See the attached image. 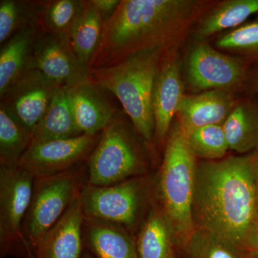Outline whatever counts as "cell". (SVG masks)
<instances>
[{
    "label": "cell",
    "mask_w": 258,
    "mask_h": 258,
    "mask_svg": "<svg viewBox=\"0 0 258 258\" xmlns=\"http://www.w3.org/2000/svg\"><path fill=\"white\" fill-rule=\"evenodd\" d=\"M258 150L198 163L192 205L195 229L244 249L258 224Z\"/></svg>",
    "instance_id": "6da1fadb"
},
{
    "label": "cell",
    "mask_w": 258,
    "mask_h": 258,
    "mask_svg": "<svg viewBox=\"0 0 258 258\" xmlns=\"http://www.w3.org/2000/svg\"><path fill=\"white\" fill-rule=\"evenodd\" d=\"M211 5L198 0H120L104 23L90 69L108 67L144 49L176 47Z\"/></svg>",
    "instance_id": "7a4b0ae2"
},
{
    "label": "cell",
    "mask_w": 258,
    "mask_h": 258,
    "mask_svg": "<svg viewBox=\"0 0 258 258\" xmlns=\"http://www.w3.org/2000/svg\"><path fill=\"white\" fill-rule=\"evenodd\" d=\"M168 50L144 49L108 67L90 69V80L116 97L131 123L147 144L155 135L154 83L161 59Z\"/></svg>",
    "instance_id": "3957f363"
},
{
    "label": "cell",
    "mask_w": 258,
    "mask_h": 258,
    "mask_svg": "<svg viewBox=\"0 0 258 258\" xmlns=\"http://www.w3.org/2000/svg\"><path fill=\"white\" fill-rule=\"evenodd\" d=\"M197 159L176 120L166 139L158 187L161 211L170 225L174 240L182 244L195 230L192 205Z\"/></svg>",
    "instance_id": "277c9868"
},
{
    "label": "cell",
    "mask_w": 258,
    "mask_h": 258,
    "mask_svg": "<svg viewBox=\"0 0 258 258\" xmlns=\"http://www.w3.org/2000/svg\"><path fill=\"white\" fill-rule=\"evenodd\" d=\"M125 113L117 111L101 137L87 162V183L103 186L137 177L147 170L143 142Z\"/></svg>",
    "instance_id": "5b68a950"
},
{
    "label": "cell",
    "mask_w": 258,
    "mask_h": 258,
    "mask_svg": "<svg viewBox=\"0 0 258 258\" xmlns=\"http://www.w3.org/2000/svg\"><path fill=\"white\" fill-rule=\"evenodd\" d=\"M87 179L86 163L57 175L35 179L23 224L24 237L33 252L42 236L79 198Z\"/></svg>",
    "instance_id": "8992f818"
},
{
    "label": "cell",
    "mask_w": 258,
    "mask_h": 258,
    "mask_svg": "<svg viewBox=\"0 0 258 258\" xmlns=\"http://www.w3.org/2000/svg\"><path fill=\"white\" fill-rule=\"evenodd\" d=\"M252 64L207 42H198L186 55L185 78L190 89L195 93L212 90L244 91Z\"/></svg>",
    "instance_id": "52a82bcc"
},
{
    "label": "cell",
    "mask_w": 258,
    "mask_h": 258,
    "mask_svg": "<svg viewBox=\"0 0 258 258\" xmlns=\"http://www.w3.org/2000/svg\"><path fill=\"white\" fill-rule=\"evenodd\" d=\"M147 198L143 179L132 178L109 186L86 184L81 201L86 218L118 226L129 232L138 224Z\"/></svg>",
    "instance_id": "ba28073f"
},
{
    "label": "cell",
    "mask_w": 258,
    "mask_h": 258,
    "mask_svg": "<svg viewBox=\"0 0 258 258\" xmlns=\"http://www.w3.org/2000/svg\"><path fill=\"white\" fill-rule=\"evenodd\" d=\"M35 177L19 165L0 166V242L2 250L20 247L29 258L33 251L23 235V224L31 203Z\"/></svg>",
    "instance_id": "9c48e42d"
},
{
    "label": "cell",
    "mask_w": 258,
    "mask_h": 258,
    "mask_svg": "<svg viewBox=\"0 0 258 258\" xmlns=\"http://www.w3.org/2000/svg\"><path fill=\"white\" fill-rule=\"evenodd\" d=\"M98 135H80L72 138L32 142L19 166L35 179L66 172L87 162L98 144Z\"/></svg>",
    "instance_id": "30bf717a"
},
{
    "label": "cell",
    "mask_w": 258,
    "mask_h": 258,
    "mask_svg": "<svg viewBox=\"0 0 258 258\" xmlns=\"http://www.w3.org/2000/svg\"><path fill=\"white\" fill-rule=\"evenodd\" d=\"M60 88L40 71L32 70L0 95V106L32 135Z\"/></svg>",
    "instance_id": "8fae6325"
},
{
    "label": "cell",
    "mask_w": 258,
    "mask_h": 258,
    "mask_svg": "<svg viewBox=\"0 0 258 258\" xmlns=\"http://www.w3.org/2000/svg\"><path fill=\"white\" fill-rule=\"evenodd\" d=\"M32 70L40 71L60 87H74L90 78V68L79 60L69 40L45 31L40 25Z\"/></svg>",
    "instance_id": "7c38bea8"
},
{
    "label": "cell",
    "mask_w": 258,
    "mask_h": 258,
    "mask_svg": "<svg viewBox=\"0 0 258 258\" xmlns=\"http://www.w3.org/2000/svg\"><path fill=\"white\" fill-rule=\"evenodd\" d=\"M184 83L176 47L164 52L153 92L152 107L155 122L154 139L165 144L174 117L184 96Z\"/></svg>",
    "instance_id": "4fadbf2b"
},
{
    "label": "cell",
    "mask_w": 258,
    "mask_h": 258,
    "mask_svg": "<svg viewBox=\"0 0 258 258\" xmlns=\"http://www.w3.org/2000/svg\"><path fill=\"white\" fill-rule=\"evenodd\" d=\"M83 215L81 195L34 249L35 258H81L83 243Z\"/></svg>",
    "instance_id": "5bb4252c"
},
{
    "label": "cell",
    "mask_w": 258,
    "mask_h": 258,
    "mask_svg": "<svg viewBox=\"0 0 258 258\" xmlns=\"http://www.w3.org/2000/svg\"><path fill=\"white\" fill-rule=\"evenodd\" d=\"M237 101L233 93L222 90L185 94L176 112V120L184 130L223 124Z\"/></svg>",
    "instance_id": "9a60e30c"
},
{
    "label": "cell",
    "mask_w": 258,
    "mask_h": 258,
    "mask_svg": "<svg viewBox=\"0 0 258 258\" xmlns=\"http://www.w3.org/2000/svg\"><path fill=\"white\" fill-rule=\"evenodd\" d=\"M103 91L90 79L69 88L75 120L81 134L98 135L114 117L117 110L107 99Z\"/></svg>",
    "instance_id": "2e32d148"
},
{
    "label": "cell",
    "mask_w": 258,
    "mask_h": 258,
    "mask_svg": "<svg viewBox=\"0 0 258 258\" xmlns=\"http://www.w3.org/2000/svg\"><path fill=\"white\" fill-rule=\"evenodd\" d=\"M83 234L98 258H139L135 239L122 227L84 217Z\"/></svg>",
    "instance_id": "e0dca14e"
},
{
    "label": "cell",
    "mask_w": 258,
    "mask_h": 258,
    "mask_svg": "<svg viewBox=\"0 0 258 258\" xmlns=\"http://www.w3.org/2000/svg\"><path fill=\"white\" fill-rule=\"evenodd\" d=\"M222 126L230 150L241 155L258 150V95L237 99Z\"/></svg>",
    "instance_id": "ac0fdd59"
},
{
    "label": "cell",
    "mask_w": 258,
    "mask_h": 258,
    "mask_svg": "<svg viewBox=\"0 0 258 258\" xmlns=\"http://www.w3.org/2000/svg\"><path fill=\"white\" fill-rule=\"evenodd\" d=\"M40 25L19 32L1 45L0 95L32 70L34 48Z\"/></svg>",
    "instance_id": "d6986e66"
},
{
    "label": "cell",
    "mask_w": 258,
    "mask_h": 258,
    "mask_svg": "<svg viewBox=\"0 0 258 258\" xmlns=\"http://www.w3.org/2000/svg\"><path fill=\"white\" fill-rule=\"evenodd\" d=\"M258 14V0H225L209 9L199 20L193 32L198 42L238 28Z\"/></svg>",
    "instance_id": "ffe728a7"
},
{
    "label": "cell",
    "mask_w": 258,
    "mask_h": 258,
    "mask_svg": "<svg viewBox=\"0 0 258 258\" xmlns=\"http://www.w3.org/2000/svg\"><path fill=\"white\" fill-rule=\"evenodd\" d=\"M82 135L75 120L69 88L60 87L32 132V142H45Z\"/></svg>",
    "instance_id": "44dd1931"
},
{
    "label": "cell",
    "mask_w": 258,
    "mask_h": 258,
    "mask_svg": "<svg viewBox=\"0 0 258 258\" xmlns=\"http://www.w3.org/2000/svg\"><path fill=\"white\" fill-rule=\"evenodd\" d=\"M174 240L170 225L161 208L152 207L136 240L139 258H174Z\"/></svg>",
    "instance_id": "7402d4cb"
},
{
    "label": "cell",
    "mask_w": 258,
    "mask_h": 258,
    "mask_svg": "<svg viewBox=\"0 0 258 258\" xmlns=\"http://www.w3.org/2000/svg\"><path fill=\"white\" fill-rule=\"evenodd\" d=\"M105 22L91 0H85L82 14L70 34V45L83 64L89 67L100 43Z\"/></svg>",
    "instance_id": "603a6c76"
},
{
    "label": "cell",
    "mask_w": 258,
    "mask_h": 258,
    "mask_svg": "<svg viewBox=\"0 0 258 258\" xmlns=\"http://www.w3.org/2000/svg\"><path fill=\"white\" fill-rule=\"evenodd\" d=\"M43 1H0V45L19 32L40 25Z\"/></svg>",
    "instance_id": "cb8c5ba5"
},
{
    "label": "cell",
    "mask_w": 258,
    "mask_h": 258,
    "mask_svg": "<svg viewBox=\"0 0 258 258\" xmlns=\"http://www.w3.org/2000/svg\"><path fill=\"white\" fill-rule=\"evenodd\" d=\"M32 140L28 129L0 106V166L19 165Z\"/></svg>",
    "instance_id": "d4e9b609"
},
{
    "label": "cell",
    "mask_w": 258,
    "mask_h": 258,
    "mask_svg": "<svg viewBox=\"0 0 258 258\" xmlns=\"http://www.w3.org/2000/svg\"><path fill=\"white\" fill-rule=\"evenodd\" d=\"M85 8V0L43 1L40 25L49 33L69 40Z\"/></svg>",
    "instance_id": "484cf974"
},
{
    "label": "cell",
    "mask_w": 258,
    "mask_h": 258,
    "mask_svg": "<svg viewBox=\"0 0 258 258\" xmlns=\"http://www.w3.org/2000/svg\"><path fill=\"white\" fill-rule=\"evenodd\" d=\"M215 47L252 64L258 63V14L254 20L218 35Z\"/></svg>",
    "instance_id": "4316f807"
},
{
    "label": "cell",
    "mask_w": 258,
    "mask_h": 258,
    "mask_svg": "<svg viewBox=\"0 0 258 258\" xmlns=\"http://www.w3.org/2000/svg\"><path fill=\"white\" fill-rule=\"evenodd\" d=\"M183 131L198 158L205 161L219 160L225 158L230 150L222 124L205 125Z\"/></svg>",
    "instance_id": "83f0119b"
},
{
    "label": "cell",
    "mask_w": 258,
    "mask_h": 258,
    "mask_svg": "<svg viewBox=\"0 0 258 258\" xmlns=\"http://www.w3.org/2000/svg\"><path fill=\"white\" fill-rule=\"evenodd\" d=\"M183 245L189 258H245V249L198 229Z\"/></svg>",
    "instance_id": "f1b7e54d"
},
{
    "label": "cell",
    "mask_w": 258,
    "mask_h": 258,
    "mask_svg": "<svg viewBox=\"0 0 258 258\" xmlns=\"http://www.w3.org/2000/svg\"><path fill=\"white\" fill-rule=\"evenodd\" d=\"M91 2L105 23L114 14L120 3V0H91Z\"/></svg>",
    "instance_id": "f546056e"
},
{
    "label": "cell",
    "mask_w": 258,
    "mask_h": 258,
    "mask_svg": "<svg viewBox=\"0 0 258 258\" xmlns=\"http://www.w3.org/2000/svg\"><path fill=\"white\" fill-rule=\"evenodd\" d=\"M246 93L258 95V63L252 64L245 87Z\"/></svg>",
    "instance_id": "4dcf8cb0"
},
{
    "label": "cell",
    "mask_w": 258,
    "mask_h": 258,
    "mask_svg": "<svg viewBox=\"0 0 258 258\" xmlns=\"http://www.w3.org/2000/svg\"><path fill=\"white\" fill-rule=\"evenodd\" d=\"M244 249L258 252V224L247 239Z\"/></svg>",
    "instance_id": "1f68e13d"
},
{
    "label": "cell",
    "mask_w": 258,
    "mask_h": 258,
    "mask_svg": "<svg viewBox=\"0 0 258 258\" xmlns=\"http://www.w3.org/2000/svg\"><path fill=\"white\" fill-rule=\"evenodd\" d=\"M81 258H93L91 254L87 253V252H85L84 254H82Z\"/></svg>",
    "instance_id": "d6a6232c"
},
{
    "label": "cell",
    "mask_w": 258,
    "mask_h": 258,
    "mask_svg": "<svg viewBox=\"0 0 258 258\" xmlns=\"http://www.w3.org/2000/svg\"><path fill=\"white\" fill-rule=\"evenodd\" d=\"M257 212L258 217V179H257Z\"/></svg>",
    "instance_id": "836d02e7"
},
{
    "label": "cell",
    "mask_w": 258,
    "mask_h": 258,
    "mask_svg": "<svg viewBox=\"0 0 258 258\" xmlns=\"http://www.w3.org/2000/svg\"><path fill=\"white\" fill-rule=\"evenodd\" d=\"M251 253L252 254V255L254 256V257L258 258V252H251Z\"/></svg>",
    "instance_id": "e575fe53"
}]
</instances>
